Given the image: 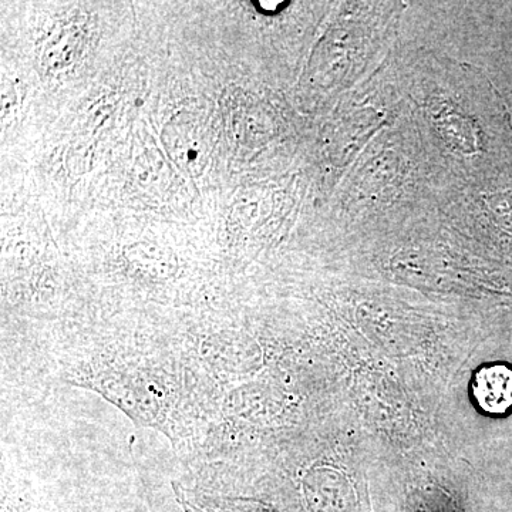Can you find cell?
<instances>
[{"mask_svg": "<svg viewBox=\"0 0 512 512\" xmlns=\"http://www.w3.org/2000/svg\"><path fill=\"white\" fill-rule=\"evenodd\" d=\"M164 146L178 167L201 173L208 158L207 138L192 121H173L164 128Z\"/></svg>", "mask_w": 512, "mask_h": 512, "instance_id": "6da1fadb", "label": "cell"}, {"mask_svg": "<svg viewBox=\"0 0 512 512\" xmlns=\"http://www.w3.org/2000/svg\"><path fill=\"white\" fill-rule=\"evenodd\" d=\"M474 399L488 414H505L512 409V369L507 365L485 366L473 382Z\"/></svg>", "mask_w": 512, "mask_h": 512, "instance_id": "7a4b0ae2", "label": "cell"}, {"mask_svg": "<svg viewBox=\"0 0 512 512\" xmlns=\"http://www.w3.org/2000/svg\"><path fill=\"white\" fill-rule=\"evenodd\" d=\"M12 97H15V92H13L12 84L9 82L3 83L2 86V109L3 114L2 117L6 114H9L10 109V101H12Z\"/></svg>", "mask_w": 512, "mask_h": 512, "instance_id": "3957f363", "label": "cell"}]
</instances>
